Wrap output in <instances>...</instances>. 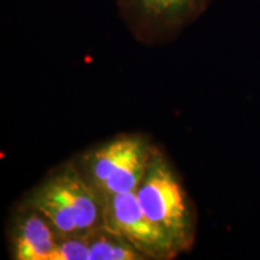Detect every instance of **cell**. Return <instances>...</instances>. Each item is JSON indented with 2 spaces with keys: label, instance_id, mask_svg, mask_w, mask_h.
<instances>
[{
  "label": "cell",
  "instance_id": "1",
  "mask_svg": "<svg viewBox=\"0 0 260 260\" xmlns=\"http://www.w3.org/2000/svg\"><path fill=\"white\" fill-rule=\"evenodd\" d=\"M151 155L147 144L136 136L111 140L84 159V178L100 198L132 193L144 180Z\"/></svg>",
  "mask_w": 260,
  "mask_h": 260
},
{
  "label": "cell",
  "instance_id": "2",
  "mask_svg": "<svg viewBox=\"0 0 260 260\" xmlns=\"http://www.w3.org/2000/svg\"><path fill=\"white\" fill-rule=\"evenodd\" d=\"M146 216L167 232L178 247L188 245L191 222L186 195L168 161L152 152L147 171L135 190Z\"/></svg>",
  "mask_w": 260,
  "mask_h": 260
},
{
  "label": "cell",
  "instance_id": "3",
  "mask_svg": "<svg viewBox=\"0 0 260 260\" xmlns=\"http://www.w3.org/2000/svg\"><path fill=\"white\" fill-rule=\"evenodd\" d=\"M104 228L122 236L146 259L170 258L180 247L162 228L146 216L135 191L102 198Z\"/></svg>",
  "mask_w": 260,
  "mask_h": 260
},
{
  "label": "cell",
  "instance_id": "4",
  "mask_svg": "<svg viewBox=\"0 0 260 260\" xmlns=\"http://www.w3.org/2000/svg\"><path fill=\"white\" fill-rule=\"evenodd\" d=\"M210 0H119L123 11L141 34L174 31L204 11Z\"/></svg>",
  "mask_w": 260,
  "mask_h": 260
},
{
  "label": "cell",
  "instance_id": "5",
  "mask_svg": "<svg viewBox=\"0 0 260 260\" xmlns=\"http://www.w3.org/2000/svg\"><path fill=\"white\" fill-rule=\"evenodd\" d=\"M45 184L73 211L81 234L104 226L102 198L76 169H61Z\"/></svg>",
  "mask_w": 260,
  "mask_h": 260
},
{
  "label": "cell",
  "instance_id": "6",
  "mask_svg": "<svg viewBox=\"0 0 260 260\" xmlns=\"http://www.w3.org/2000/svg\"><path fill=\"white\" fill-rule=\"evenodd\" d=\"M59 235L37 210L27 206L17 216L12 233V255L16 260H48Z\"/></svg>",
  "mask_w": 260,
  "mask_h": 260
},
{
  "label": "cell",
  "instance_id": "7",
  "mask_svg": "<svg viewBox=\"0 0 260 260\" xmlns=\"http://www.w3.org/2000/svg\"><path fill=\"white\" fill-rule=\"evenodd\" d=\"M28 206L41 213L60 237L81 235L73 211L45 183L32 193Z\"/></svg>",
  "mask_w": 260,
  "mask_h": 260
},
{
  "label": "cell",
  "instance_id": "8",
  "mask_svg": "<svg viewBox=\"0 0 260 260\" xmlns=\"http://www.w3.org/2000/svg\"><path fill=\"white\" fill-rule=\"evenodd\" d=\"M89 243V260H139L146 259L139 249L122 236L98 228L86 234Z\"/></svg>",
  "mask_w": 260,
  "mask_h": 260
},
{
  "label": "cell",
  "instance_id": "9",
  "mask_svg": "<svg viewBox=\"0 0 260 260\" xmlns=\"http://www.w3.org/2000/svg\"><path fill=\"white\" fill-rule=\"evenodd\" d=\"M89 243L86 234L63 236L59 237L48 260H89Z\"/></svg>",
  "mask_w": 260,
  "mask_h": 260
}]
</instances>
